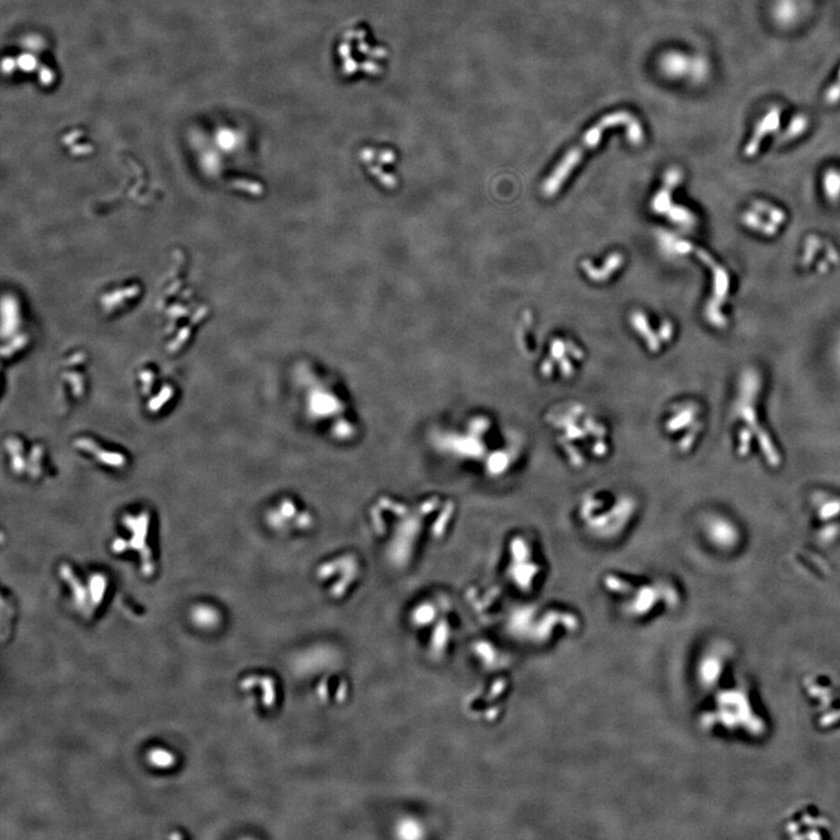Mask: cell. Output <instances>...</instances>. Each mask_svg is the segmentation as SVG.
<instances>
[{
	"label": "cell",
	"instance_id": "obj_1",
	"mask_svg": "<svg viewBox=\"0 0 840 840\" xmlns=\"http://www.w3.org/2000/svg\"><path fill=\"white\" fill-rule=\"evenodd\" d=\"M435 437V446L454 465L491 482L515 475L528 453L521 433L486 410L466 413Z\"/></svg>",
	"mask_w": 840,
	"mask_h": 840
},
{
	"label": "cell",
	"instance_id": "obj_2",
	"mask_svg": "<svg viewBox=\"0 0 840 840\" xmlns=\"http://www.w3.org/2000/svg\"><path fill=\"white\" fill-rule=\"evenodd\" d=\"M540 423L558 459L572 472L606 465L615 455L613 425L590 403L579 399L550 403L540 413Z\"/></svg>",
	"mask_w": 840,
	"mask_h": 840
},
{
	"label": "cell",
	"instance_id": "obj_3",
	"mask_svg": "<svg viewBox=\"0 0 840 840\" xmlns=\"http://www.w3.org/2000/svg\"><path fill=\"white\" fill-rule=\"evenodd\" d=\"M642 513L643 503L635 491L617 484H595L576 496L572 521L590 542L612 547L628 538Z\"/></svg>",
	"mask_w": 840,
	"mask_h": 840
},
{
	"label": "cell",
	"instance_id": "obj_4",
	"mask_svg": "<svg viewBox=\"0 0 840 840\" xmlns=\"http://www.w3.org/2000/svg\"><path fill=\"white\" fill-rule=\"evenodd\" d=\"M294 397L312 431L334 444H349L360 433L356 410L341 385L329 376L307 367L294 378Z\"/></svg>",
	"mask_w": 840,
	"mask_h": 840
},
{
	"label": "cell",
	"instance_id": "obj_5",
	"mask_svg": "<svg viewBox=\"0 0 840 840\" xmlns=\"http://www.w3.org/2000/svg\"><path fill=\"white\" fill-rule=\"evenodd\" d=\"M542 540L528 529H513L506 533L501 547V563L506 579L521 592H531L543 583L549 569Z\"/></svg>",
	"mask_w": 840,
	"mask_h": 840
},
{
	"label": "cell",
	"instance_id": "obj_6",
	"mask_svg": "<svg viewBox=\"0 0 840 840\" xmlns=\"http://www.w3.org/2000/svg\"><path fill=\"white\" fill-rule=\"evenodd\" d=\"M658 435L677 457H688L697 448L705 430L704 408L692 398H676L659 409Z\"/></svg>",
	"mask_w": 840,
	"mask_h": 840
},
{
	"label": "cell",
	"instance_id": "obj_7",
	"mask_svg": "<svg viewBox=\"0 0 840 840\" xmlns=\"http://www.w3.org/2000/svg\"><path fill=\"white\" fill-rule=\"evenodd\" d=\"M619 125L627 127V137L632 144L639 145V143L642 142V139H643L642 127L637 122V119L634 118L630 113L619 111L605 116L603 119H600L598 123L595 124L594 127H591L585 134L580 144L566 153L562 161L556 166L554 171L544 183V194L547 197H554V194L562 188L563 183H565L566 179L569 178V175L572 173L576 165L579 164L584 153L599 145V143L601 142L603 132L607 129L619 127Z\"/></svg>",
	"mask_w": 840,
	"mask_h": 840
},
{
	"label": "cell",
	"instance_id": "obj_8",
	"mask_svg": "<svg viewBox=\"0 0 840 840\" xmlns=\"http://www.w3.org/2000/svg\"><path fill=\"white\" fill-rule=\"evenodd\" d=\"M584 355L583 349L576 343L554 338L551 343L549 355L539 365V375L551 382L556 378L569 382L574 378L576 374L574 361H583Z\"/></svg>",
	"mask_w": 840,
	"mask_h": 840
},
{
	"label": "cell",
	"instance_id": "obj_9",
	"mask_svg": "<svg viewBox=\"0 0 840 840\" xmlns=\"http://www.w3.org/2000/svg\"><path fill=\"white\" fill-rule=\"evenodd\" d=\"M312 517L309 506L292 496L277 500L268 513V521L271 523L280 520V523L273 528L280 529V532L284 536H290V538L300 535V532L309 531L313 524Z\"/></svg>",
	"mask_w": 840,
	"mask_h": 840
},
{
	"label": "cell",
	"instance_id": "obj_10",
	"mask_svg": "<svg viewBox=\"0 0 840 840\" xmlns=\"http://www.w3.org/2000/svg\"><path fill=\"white\" fill-rule=\"evenodd\" d=\"M691 251L698 256L699 259H702L704 264H706L712 270L713 293L706 306V316L707 320L713 326L722 328L726 325V319L725 316H722V306L729 295V275L725 268H722V265L718 264L717 262L714 261L713 257L709 255L706 251L697 249L693 246H691L690 253Z\"/></svg>",
	"mask_w": 840,
	"mask_h": 840
},
{
	"label": "cell",
	"instance_id": "obj_11",
	"mask_svg": "<svg viewBox=\"0 0 840 840\" xmlns=\"http://www.w3.org/2000/svg\"><path fill=\"white\" fill-rule=\"evenodd\" d=\"M662 68L671 77H690L702 81L706 77L709 67L703 57H690L682 53L666 54L662 60Z\"/></svg>",
	"mask_w": 840,
	"mask_h": 840
},
{
	"label": "cell",
	"instance_id": "obj_12",
	"mask_svg": "<svg viewBox=\"0 0 840 840\" xmlns=\"http://www.w3.org/2000/svg\"><path fill=\"white\" fill-rule=\"evenodd\" d=\"M781 124V110L778 108H773L768 111L767 115L763 116V118L758 120V123L755 127L754 134L751 136V140L748 142L747 145L745 147V156L748 158L756 156L758 149L761 147L763 139L768 137L769 134H774L775 131L778 130Z\"/></svg>",
	"mask_w": 840,
	"mask_h": 840
},
{
	"label": "cell",
	"instance_id": "obj_13",
	"mask_svg": "<svg viewBox=\"0 0 840 840\" xmlns=\"http://www.w3.org/2000/svg\"><path fill=\"white\" fill-rule=\"evenodd\" d=\"M681 180L682 173L678 168H671L668 171L666 174V186L663 187L651 203L652 210L657 214H669L673 210L675 206L671 205V190Z\"/></svg>",
	"mask_w": 840,
	"mask_h": 840
},
{
	"label": "cell",
	"instance_id": "obj_14",
	"mask_svg": "<svg viewBox=\"0 0 840 840\" xmlns=\"http://www.w3.org/2000/svg\"><path fill=\"white\" fill-rule=\"evenodd\" d=\"M729 530H733L731 525L727 524L724 520L719 517H713L709 518L705 521L704 524V531L706 538L710 540L711 543H713L717 547H727L731 545L733 538L736 533L734 532H727Z\"/></svg>",
	"mask_w": 840,
	"mask_h": 840
},
{
	"label": "cell",
	"instance_id": "obj_15",
	"mask_svg": "<svg viewBox=\"0 0 840 840\" xmlns=\"http://www.w3.org/2000/svg\"><path fill=\"white\" fill-rule=\"evenodd\" d=\"M801 15L798 0H776L773 6L774 20L780 26L789 27L797 21Z\"/></svg>",
	"mask_w": 840,
	"mask_h": 840
},
{
	"label": "cell",
	"instance_id": "obj_16",
	"mask_svg": "<svg viewBox=\"0 0 840 840\" xmlns=\"http://www.w3.org/2000/svg\"><path fill=\"white\" fill-rule=\"evenodd\" d=\"M632 324L636 331H639V334L643 338L648 350L651 353H658L662 347V341L659 336L655 334L651 329L650 325L648 322L647 318L643 313H634L632 316Z\"/></svg>",
	"mask_w": 840,
	"mask_h": 840
},
{
	"label": "cell",
	"instance_id": "obj_17",
	"mask_svg": "<svg viewBox=\"0 0 840 840\" xmlns=\"http://www.w3.org/2000/svg\"><path fill=\"white\" fill-rule=\"evenodd\" d=\"M621 264V255H620V253H612V255L608 257V259H607L606 263H605V265H603V268H601V270L595 268L590 261L583 262V268H584L585 272L587 273L588 277L593 279L594 282H603V280L608 278V277H610V275H612L615 270L620 268V265Z\"/></svg>",
	"mask_w": 840,
	"mask_h": 840
},
{
	"label": "cell",
	"instance_id": "obj_18",
	"mask_svg": "<svg viewBox=\"0 0 840 840\" xmlns=\"http://www.w3.org/2000/svg\"><path fill=\"white\" fill-rule=\"evenodd\" d=\"M192 619L194 623L203 629H212L215 627L219 621V615L215 608L212 606H197L194 608L192 612Z\"/></svg>",
	"mask_w": 840,
	"mask_h": 840
},
{
	"label": "cell",
	"instance_id": "obj_19",
	"mask_svg": "<svg viewBox=\"0 0 840 840\" xmlns=\"http://www.w3.org/2000/svg\"><path fill=\"white\" fill-rule=\"evenodd\" d=\"M823 190L825 194L826 199L830 202L839 201L840 200V172L837 170H829L825 172L824 178H823Z\"/></svg>",
	"mask_w": 840,
	"mask_h": 840
},
{
	"label": "cell",
	"instance_id": "obj_20",
	"mask_svg": "<svg viewBox=\"0 0 840 840\" xmlns=\"http://www.w3.org/2000/svg\"><path fill=\"white\" fill-rule=\"evenodd\" d=\"M807 127H809V120H807V116L797 115L795 118H792L785 134H782L778 140L780 142H789L792 139H795V138L802 136L805 132V130H807Z\"/></svg>",
	"mask_w": 840,
	"mask_h": 840
},
{
	"label": "cell",
	"instance_id": "obj_21",
	"mask_svg": "<svg viewBox=\"0 0 840 840\" xmlns=\"http://www.w3.org/2000/svg\"><path fill=\"white\" fill-rule=\"evenodd\" d=\"M149 761L159 769H168L175 763V756L164 748H154L149 753Z\"/></svg>",
	"mask_w": 840,
	"mask_h": 840
},
{
	"label": "cell",
	"instance_id": "obj_22",
	"mask_svg": "<svg viewBox=\"0 0 840 840\" xmlns=\"http://www.w3.org/2000/svg\"><path fill=\"white\" fill-rule=\"evenodd\" d=\"M826 103L829 105H834L840 102V69L839 76L832 86H830V89L826 91L825 95Z\"/></svg>",
	"mask_w": 840,
	"mask_h": 840
},
{
	"label": "cell",
	"instance_id": "obj_23",
	"mask_svg": "<svg viewBox=\"0 0 840 840\" xmlns=\"http://www.w3.org/2000/svg\"><path fill=\"white\" fill-rule=\"evenodd\" d=\"M673 325L670 324L669 321H666V322L661 326V328H659L658 336H659V338H661V341L664 343H669L670 340L673 338Z\"/></svg>",
	"mask_w": 840,
	"mask_h": 840
}]
</instances>
